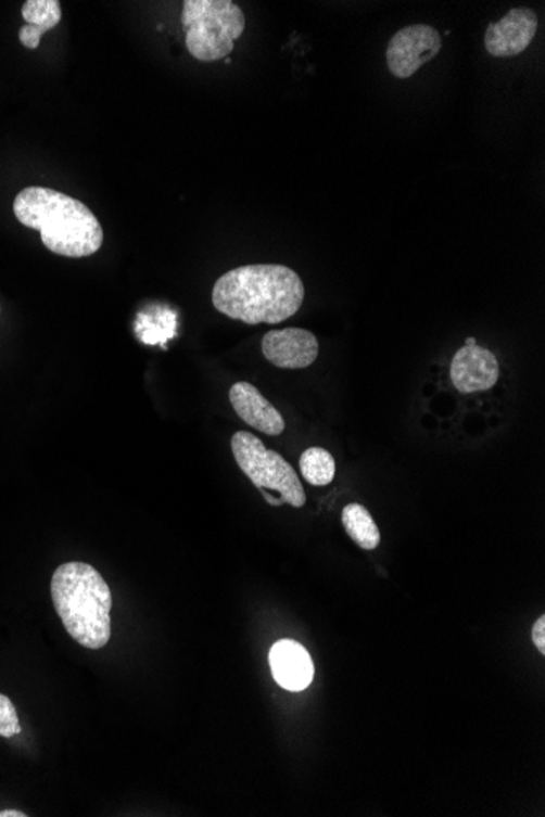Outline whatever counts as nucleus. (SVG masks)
Instances as JSON below:
<instances>
[{"label": "nucleus", "instance_id": "f257e3e1", "mask_svg": "<svg viewBox=\"0 0 545 817\" xmlns=\"http://www.w3.org/2000/svg\"><path fill=\"white\" fill-rule=\"evenodd\" d=\"M304 283L284 265L230 269L213 288V306L232 320L258 325L290 319L304 303Z\"/></svg>", "mask_w": 545, "mask_h": 817}, {"label": "nucleus", "instance_id": "f03ea898", "mask_svg": "<svg viewBox=\"0 0 545 817\" xmlns=\"http://www.w3.org/2000/svg\"><path fill=\"white\" fill-rule=\"evenodd\" d=\"M14 214L22 226L38 230L50 252L84 258L99 252L103 229L83 203L53 188L28 187L15 196Z\"/></svg>", "mask_w": 545, "mask_h": 817}, {"label": "nucleus", "instance_id": "7ed1b4c3", "mask_svg": "<svg viewBox=\"0 0 545 817\" xmlns=\"http://www.w3.org/2000/svg\"><path fill=\"white\" fill-rule=\"evenodd\" d=\"M51 599L67 634L89 650H102L112 638V591L103 576L83 562L58 566Z\"/></svg>", "mask_w": 545, "mask_h": 817}, {"label": "nucleus", "instance_id": "20e7f679", "mask_svg": "<svg viewBox=\"0 0 545 817\" xmlns=\"http://www.w3.org/2000/svg\"><path fill=\"white\" fill-rule=\"evenodd\" d=\"M181 24L187 28L188 51L201 63H213L232 53L245 31V15L230 0H185Z\"/></svg>", "mask_w": 545, "mask_h": 817}, {"label": "nucleus", "instance_id": "39448f33", "mask_svg": "<svg viewBox=\"0 0 545 817\" xmlns=\"http://www.w3.org/2000/svg\"><path fill=\"white\" fill-rule=\"evenodd\" d=\"M232 454L237 465L259 492L278 493L283 505L294 508L306 505V492L293 467L280 454L266 449L258 437L246 431L233 434Z\"/></svg>", "mask_w": 545, "mask_h": 817}, {"label": "nucleus", "instance_id": "423d86ee", "mask_svg": "<svg viewBox=\"0 0 545 817\" xmlns=\"http://www.w3.org/2000/svg\"><path fill=\"white\" fill-rule=\"evenodd\" d=\"M443 48V38L440 31L430 25H410L389 41L388 67L392 76L397 79H408L414 76L421 66L436 58Z\"/></svg>", "mask_w": 545, "mask_h": 817}, {"label": "nucleus", "instance_id": "0eeeda50", "mask_svg": "<svg viewBox=\"0 0 545 817\" xmlns=\"http://www.w3.org/2000/svg\"><path fill=\"white\" fill-rule=\"evenodd\" d=\"M537 34V15L531 9H512L486 28L483 44L495 58H515L528 50Z\"/></svg>", "mask_w": 545, "mask_h": 817}, {"label": "nucleus", "instance_id": "6e6552de", "mask_svg": "<svg viewBox=\"0 0 545 817\" xmlns=\"http://www.w3.org/2000/svg\"><path fill=\"white\" fill-rule=\"evenodd\" d=\"M263 356L280 369H306L319 356V342L309 330H272L262 340Z\"/></svg>", "mask_w": 545, "mask_h": 817}, {"label": "nucleus", "instance_id": "1a4fd4ad", "mask_svg": "<svg viewBox=\"0 0 545 817\" xmlns=\"http://www.w3.org/2000/svg\"><path fill=\"white\" fill-rule=\"evenodd\" d=\"M498 379V359L489 349L466 345L454 355L451 381L460 394L490 391Z\"/></svg>", "mask_w": 545, "mask_h": 817}, {"label": "nucleus", "instance_id": "9d476101", "mask_svg": "<svg viewBox=\"0 0 545 817\" xmlns=\"http://www.w3.org/2000/svg\"><path fill=\"white\" fill-rule=\"evenodd\" d=\"M229 400L239 418L268 436H280L287 423L283 414L272 407L262 392L249 382H237L230 387Z\"/></svg>", "mask_w": 545, "mask_h": 817}, {"label": "nucleus", "instance_id": "9b49d317", "mask_svg": "<svg viewBox=\"0 0 545 817\" xmlns=\"http://www.w3.org/2000/svg\"><path fill=\"white\" fill-rule=\"evenodd\" d=\"M272 677L283 689L301 692L314 679V664L303 644L294 640H281L269 651Z\"/></svg>", "mask_w": 545, "mask_h": 817}, {"label": "nucleus", "instance_id": "f8f14e48", "mask_svg": "<svg viewBox=\"0 0 545 817\" xmlns=\"http://www.w3.org/2000/svg\"><path fill=\"white\" fill-rule=\"evenodd\" d=\"M25 27L21 28V43L27 50H37L41 37L53 30L63 17L60 0H27L22 8Z\"/></svg>", "mask_w": 545, "mask_h": 817}, {"label": "nucleus", "instance_id": "ddd939ff", "mask_svg": "<svg viewBox=\"0 0 545 817\" xmlns=\"http://www.w3.org/2000/svg\"><path fill=\"white\" fill-rule=\"evenodd\" d=\"M342 522L345 525L346 534L362 549H378L379 541H381V532H379L371 512L365 506L358 505V502L345 506L342 512Z\"/></svg>", "mask_w": 545, "mask_h": 817}, {"label": "nucleus", "instance_id": "4468645a", "mask_svg": "<svg viewBox=\"0 0 545 817\" xmlns=\"http://www.w3.org/2000/svg\"><path fill=\"white\" fill-rule=\"evenodd\" d=\"M301 473L313 486H327L335 478V459L322 447H310L301 456Z\"/></svg>", "mask_w": 545, "mask_h": 817}, {"label": "nucleus", "instance_id": "2eb2a0df", "mask_svg": "<svg viewBox=\"0 0 545 817\" xmlns=\"http://www.w3.org/2000/svg\"><path fill=\"white\" fill-rule=\"evenodd\" d=\"M21 732L22 726L14 703L8 695L0 693V736L2 738H14Z\"/></svg>", "mask_w": 545, "mask_h": 817}, {"label": "nucleus", "instance_id": "dca6fc26", "mask_svg": "<svg viewBox=\"0 0 545 817\" xmlns=\"http://www.w3.org/2000/svg\"><path fill=\"white\" fill-rule=\"evenodd\" d=\"M532 641H534L535 647H537V650L541 651V654H545V617L542 615V617L537 618V622H535L534 627H532Z\"/></svg>", "mask_w": 545, "mask_h": 817}, {"label": "nucleus", "instance_id": "f3484780", "mask_svg": "<svg viewBox=\"0 0 545 817\" xmlns=\"http://www.w3.org/2000/svg\"><path fill=\"white\" fill-rule=\"evenodd\" d=\"M0 817H27V814L15 809H4L0 810Z\"/></svg>", "mask_w": 545, "mask_h": 817}, {"label": "nucleus", "instance_id": "a211bd4d", "mask_svg": "<svg viewBox=\"0 0 545 817\" xmlns=\"http://www.w3.org/2000/svg\"><path fill=\"white\" fill-rule=\"evenodd\" d=\"M466 345H477L476 339H467Z\"/></svg>", "mask_w": 545, "mask_h": 817}, {"label": "nucleus", "instance_id": "6ab92c4d", "mask_svg": "<svg viewBox=\"0 0 545 817\" xmlns=\"http://www.w3.org/2000/svg\"><path fill=\"white\" fill-rule=\"evenodd\" d=\"M0 314H2V307H0Z\"/></svg>", "mask_w": 545, "mask_h": 817}]
</instances>
